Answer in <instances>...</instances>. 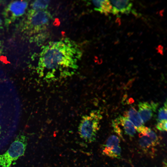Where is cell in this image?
I'll use <instances>...</instances> for the list:
<instances>
[{
    "label": "cell",
    "mask_w": 167,
    "mask_h": 167,
    "mask_svg": "<svg viewBox=\"0 0 167 167\" xmlns=\"http://www.w3.org/2000/svg\"><path fill=\"white\" fill-rule=\"evenodd\" d=\"M113 123L122 127L125 134L129 136H133L135 133V127L128 119L124 116H119L113 121Z\"/></svg>",
    "instance_id": "obj_8"
},
{
    "label": "cell",
    "mask_w": 167,
    "mask_h": 167,
    "mask_svg": "<svg viewBox=\"0 0 167 167\" xmlns=\"http://www.w3.org/2000/svg\"><path fill=\"white\" fill-rule=\"evenodd\" d=\"M27 145L26 136H17L7 151L0 155V167H10L14 161L24 155Z\"/></svg>",
    "instance_id": "obj_4"
},
{
    "label": "cell",
    "mask_w": 167,
    "mask_h": 167,
    "mask_svg": "<svg viewBox=\"0 0 167 167\" xmlns=\"http://www.w3.org/2000/svg\"><path fill=\"white\" fill-rule=\"evenodd\" d=\"M124 117L133 124L136 130L143 126V123L139 114L133 107H131L128 110L125 112Z\"/></svg>",
    "instance_id": "obj_9"
},
{
    "label": "cell",
    "mask_w": 167,
    "mask_h": 167,
    "mask_svg": "<svg viewBox=\"0 0 167 167\" xmlns=\"http://www.w3.org/2000/svg\"><path fill=\"white\" fill-rule=\"evenodd\" d=\"M102 152L105 155L110 157L119 158L121 156V149L119 145L110 148L104 147Z\"/></svg>",
    "instance_id": "obj_12"
},
{
    "label": "cell",
    "mask_w": 167,
    "mask_h": 167,
    "mask_svg": "<svg viewBox=\"0 0 167 167\" xmlns=\"http://www.w3.org/2000/svg\"><path fill=\"white\" fill-rule=\"evenodd\" d=\"M139 137V144L142 148H149L156 145L149 136L146 133H140Z\"/></svg>",
    "instance_id": "obj_11"
},
{
    "label": "cell",
    "mask_w": 167,
    "mask_h": 167,
    "mask_svg": "<svg viewBox=\"0 0 167 167\" xmlns=\"http://www.w3.org/2000/svg\"><path fill=\"white\" fill-rule=\"evenodd\" d=\"M156 128L160 131H167V120H164L158 122Z\"/></svg>",
    "instance_id": "obj_16"
},
{
    "label": "cell",
    "mask_w": 167,
    "mask_h": 167,
    "mask_svg": "<svg viewBox=\"0 0 167 167\" xmlns=\"http://www.w3.org/2000/svg\"><path fill=\"white\" fill-rule=\"evenodd\" d=\"M112 6L111 13L114 15L119 13L128 14L132 6V3L129 0H111Z\"/></svg>",
    "instance_id": "obj_7"
},
{
    "label": "cell",
    "mask_w": 167,
    "mask_h": 167,
    "mask_svg": "<svg viewBox=\"0 0 167 167\" xmlns=\"http://www.w3.org/2000/svg\"><path fill=\"white\" fill-rule=\"evenodd\" d=\"M102 118L100 111L96 110H93L83 116L78 128L80 137L87 143L95 141Z\"/></svg>",
    "instance_id": "obj_2"
},
{
    "label": "cell",
    "mask_w": 167,
    "mask_h": 167,
    "mask_svg": "<svg viewBox=\"0 0 167 167\" xmlns=\"http://www.w3.org/2000/svg\"><path fill=\"white\" fill-rule=\"evenodd\" d=\"M0 128H1V127H0Z\"/></svg>",
    "instance_id": "obj_19"
},
{
    "label": "cell",
    "mask_w": 167,
    "mask_h": 167,
    "mask_svg": "<svg viewBox=\"0 0 167 167\" xmlns=\"http://www.w3.org/2000/svg\"><path fill=\"white\" fill-rule=\"evenodd\" d=\"M50 1L49 0H36L31 4V9L36 10H45L48 7Z\"/></svg>",
    "instance_id": "obj_13"
},
{
    "label": "cell",
    "mask_w": 167,
    "mask_h": 167,
    "mask_svg": "<svg viewBox=\"0 0 167 167\" xmlns=\"http://www.w3.org/2000/svg\"><path fill=\"white\" fill-rule=\"evenodd\" d=\"M0 45H1V43H0Z\"/></svg>",
    "instance_id": "obj_20"
},
{
    "label": "cell",
    "mask_w": 167,
    "mask_h": 167,
    "mask_svg": "<svg viewBox=\"0 0 167 167\" xmlns=\"http://www.w3.org/2000/svg\"><path fill=\"white\" fill-rule=\"evenodd\" d=\"M52 19L50 13L45 10L31 9L22 22V31L30 35L38 33L46 28Z\"/></svg>",
    "instance_id": "obj_3"
},
{
    "label": "cell",
    "mask_w": 167,
    "mask_h": 167,
    "mask_svg": "<svg viewBox=\"0 0 167 167\" xmlns=\"http://www.w3.org/2000/svg\"><path fill=\"white\" fill-rule=\"evenodd\" d=\"M2 25V21L1 20V19H0V27Z\"/></svg>",
    "instance_id": "obj_17"
},
{
    "label": "cell",
    "mask_w": 167,
    "mask_h": 167,
    "mask_svg": "<svg viewBox=\"0 0 167 167\" xmlns=\"http://www.w3.org/2000/svg\"><path fill=\"white\" fill-rule=\"evenodd\" d=\"M82 54L79 45L69 38L50 42L40 54L38 73L51 82L70 77L78 69Z\"/></svg>",
    "instance_id": "obj_1"
},
{
    "label": "cell",
    "mask_w": 167,
    "mask_h": 167,
    "mask_svg": "<svg viewBox=\"0 0 167 167\" xmlns=\"http://www.w3.org/2000/svg\"><path fill=\"white\" fill-rule=\"evenodd\" d=\"M166 165V163L165 165L164 166V167H167Z\"/></svg>",
    "instance_id": "obj_18"
},
{
    "label": "cell",
    "mask_w": 167,
    "mask_h": 167,
    "mask_svg": "<svg viewBox=\"0 0 167 167\" xmlns=\"http://www.w3.org/2000/svg\"><path fill=\"white\" fill-rule=\"evenodd\" d=\"M164 120H167L166 101L165 103L164 106L159 109L157 118L158 122Z\"/></svg>",
    "instance_id": "obj_15"
},
{
    "label": "cell",
    "mask_w": 167,
    "mask_h": 167,
    "mask_svg": "<svg viewBox=\"0 0 167 167\" xmlns=\"http://www.w3.org/2000/svg\"><path fill=\"white\" fill-rule=\"evenodd\" d=\"M158 104L153 102L150 104L146 102H140L138 104L139 113L141 119L144 123L152 117L157 108Z\"/></svg>",
    "instance_id": "obj_6"
},
{
    "label": "cell",
    "mask_w": 167,
    "mask_h": 167,
    "mask_svg": "<svg viewBox=\"0 0 167 167\" xmlns=\"http://www.w3.org/2000/svg\"><path fill=\"white\" fill-rule=\"evenodd\" d=\"M28 6L24 1H15L10 3L4 12L5 24H9L24 15Z\"/></svg>",
    "instance_id": "obj_5"
},
{
    "label": "cell",
    "mask_w": 167,
    "mask_h": 167,
    "mask_svg": "<svg viewBox=\"0 0 167 167\" xmlns=\"http://www.w3.org/2000/svg\"><path fill=\"white\" fill-rule=\"evenodd\" d=\"M120 142V139L118 136L114 135H111L106 140L104 147L110 148L118 146Z\"/></svg>",
    "instance_id": "obj_14"
},
{
    "label": "cell",
    "mask_w": 167,
    "mask_h": 167,
    "mask_svg": "<svg viewBox=\"0 0 167 167\" xmlns=\"http://www.w3.org/2000/svg\"><path fill=\"white\" fill-rule=\"evenodd\" d=\"M92 3L94 6V10L101 13L107 15L112 12V6L110 1L93 0Z\"/></svg>",
    "instance_id": "obj_10"
}]
</instances>
